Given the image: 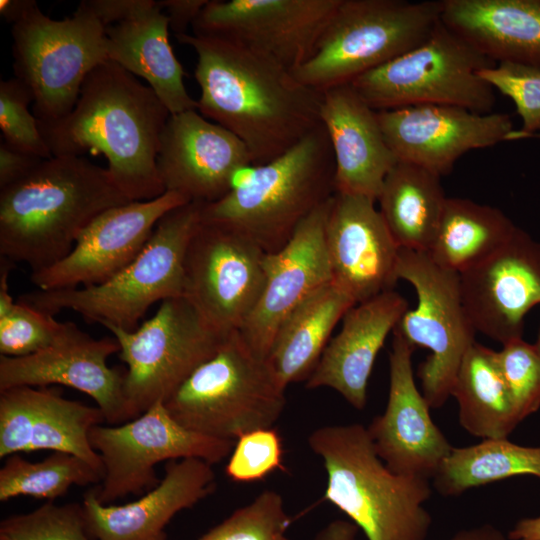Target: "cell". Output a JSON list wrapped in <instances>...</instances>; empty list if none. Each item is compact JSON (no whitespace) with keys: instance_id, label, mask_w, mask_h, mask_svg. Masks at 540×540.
Wrapping results in <instances>:
<instances>
[{"instance_id":"1","label":"cell","mask_w":540,"mask_h":540,"mask_svg":"<svg viewBox=\"0 0 540 540\" xmlns=\"http://www.w3.org/2000/svg\"><path fill=\"white\" fill-rule=\"evenodd\" d=\"M176 39L197 56L198 112L236 135L254 166L281 156L321 124L323 93L271 57L221 37Z\"/></svg>"},{"instance_id":"2","label":"cell","mask_w":540,"mask_h":540,"mask_svg":"<svg viewBox=\"0 0 540 540\" xmlns=\"http://www.w3.org/2000/svg\"><path fill=\"white\" fill-rule=\"evenodd\" d=\"M170 115L151 87L107 60L86 77L66 116L37 121L52 156L102 154L121 191L147 201L166 192L157 157Z\"/></svg>"},{"instance_id":"3","label":"cell","mask_w":540,"mask_h":540,"mask_svg":"<svg viewBox=\"0 0 540 540\" xmlns=\"http://www.w3.org/2000/svg\"><path fill=\"white\" fill-rule=\"evenodd\" d=\"M128 202L107 168L83 156L43 159L0 189V256L44 270L71 252L94 218Z\"/></svg>"},{"instance_id":"4","label":"cell","mask_w":540,"mask_h":540,"mask_svg":"<svg viewBox=\"0 0 540 540\" xmlns=\"http://www.w3.org/2000/svg\"><path fill=\"white\" fill-rule=\"evenodd\" d=\"M326 476L323 499L362 530L367 540H426L432 516L430 480L391 471L360 423L326 425L308 437Z\"/></svg>"},{"instance_id":"5","label":"cell","mask_w":540,"mask_h":540,"mask_svg":"<svg viewBox=\"0 0 540 540\" xmlns=\"http://www.w3.org/2000/svg\"><path fill=\"white\" fill-rule=\"evenodd\" d=\"M334 176L332 147L320 124L281 156L252 166L223 198L204 204L202 220L229 225L274 253L335 194Z\"/></svg>"},{"instance_id":"6","label":"cell","mask_w":540,"mask_h":540,"mask_svg":"<svg viewBox=\"0 0 540 540\" xmlns=\"http://www.w3.org/2000/svg\"><path fill=\"white\" fill-rule=\"evenodd\" d=\"M203 205L188 202L167 212L138 256L109 280L82 288L38 289L18 300L52 316L72 310L89 323L134 331L154 303L184 297L186 251Z\"/></svg>"},{"instance_id":"7","label":"cell","mask_w":540,"mask_h":540,"mask_svg":"<svg viewBox=\"0 0 540 540\" xmlns=\"http://www.w3.org/2000/svg\"><path fill=\"white\" fill-rule=\"evenodd\" d=\"M285 391L267 358L257 355L235 331L164 405L189 430L236 440L244 433L272 428L285 409Z\"/></svg>"},{"instance_id":"8","label":"cell","mask_w":540,"mask_h":540,"mask_svg":"<svg viewBox=\"0 0 540 540\" xmlns=\"http://www.w3.org/2000/svg\"><path fill=\"white\" fill-rule=\"evenodd\" d=\"M441 1L340 0L312 55L291 71L321 93L346 84L426 40Z\"/></svg>"},{"instance_id":"9","label":"cell","mask_w":540,"mask_h":540,"mask_svg":"<svg viewBox=\"0 0 540 540\" xmlns=\"http://www.w3.org/2000/svg\"><path fill=\"white\" fill-rule=\"evenodd\" d=\"M496 64L440 20L422 43L350 84L376 111L448 105L488 114L495 90L479 72Z\"/></svg>"},{"instance_id":"10","label":"cell","mask_w":540,"mask_h":540,"mask_svg":"<svg viewBox=\"0 0 540 540\" xmlns=\"http://www.w3.org/2000/svg\"><path fill=\"white\" fill-rule=\"evenodd\" d=\"M106 28L77 7L72 17L54 20L35 4L12 25L14 77L33 96L39 122L66 116L91 71L108 60Z\"/></svg>"},{"instance_id":"11","label":"cell","mask_w":540,"mask_h":540,"mask_svg":"<svg viewBox=\"0 0 540 540\" xmlns=\"http://www.w3.org/2000/svg\"><path fill=\"white\" fill-rule=\"evenodd\" d=\"M104 327L117 340L127 365L124 394L132 419L165 403L228 337L210 327L185 297L162 301L134 331Z\"/></svg>"},{"instance_id":"12","label":"cell","mask_w":540,"mask_h":540,"mask_svg":"<svg viewBox=\"0 0 540 540\" xmlns=\"http://www.w3.org/2000/svg\"><path fill=\"white\" fill-rule=\"evenodd\" d=\"M397 278L408 281L417 306L407 310L394 328L414 347L429 349L419 365L421 393L431 409L441 408L476 330L463 304L459 273L436 264L427 252L400 249Z\"/></svg>"},{"instance_id":"13","label":"cell","mask_w":540,"mask_h":540,"mask_svg":"<svg viewBox=\"0 0 540 540\" xmlns=\"http://www.w3.org/2000/svg\"><path fill=\"white\" fill-rule=\"evenodd\" d=\"M89 440L104 465V478L94 489L102 504L154 488L159 483L155 466L163 461L195 458L213 465L229 457L235 445L185 428L163 402L123 424L93 427Z\"/></svg>"},{"instance_id":"14","label":"cell","mask_w":540,"mask_h":540,"mask_svg":"<svg viewBox=\"0 0 540 540\" xmlns=\"http://www.w3.org/2000/svg\"><path fill=\"white\" fill-rule=\"evenodd\" d=\"M266 254L241 231L201 220L186 251L184 297L218 333L239 331L263 292Z\"/></svg>"},{"instance_id":"15","label":"cell","mask_w":540,"mask_h":540,"mask_svg":"<svg viewBox=\"0 0 540 540\" xmlns=\"http://www.w3.org/2000/svg\"><path fill=\"white\" fill-rule=\"evenodd\" d=\"M340 0H208L194 35L230 39L289 69L313 53Z\"/></svg>"},{"instance_id":"16","label":"cell","mask_w":540,"mask_h":540,"mask_svg":"<svg viewBox=\"0 0 540 540\" xmlns=\"http://www.w3.org/2000/svg\"><path fill=\"white\" fill-rule=\"evenodd\" d=\"M120 351L114 337L93 338L73 322L47 348L22 357L0 356V391L20 386L64 385L90 396L110 425L132 420L124 394L126 370L110 367Z\"/></svg>"},{"instance_id":"17","label":"cell","mask_w":540,"mask_h":540,"mask_svg":"<svg viewBox=\"0 0 540 540\" xmlns=\"http://www.w3.org/2000/svg\"><path fill=\"white\" fill-rule=\"evenodd\" d=\"M188 202L181 194L166 191L151 200L105 210L80 233L65 258L31 273L32 283L40 290H55L109 280L138 256L167 212Z\"/></svg>"},{"instance_id":"18","label":"cell","mask_w":540,"mask_h":540,"mask_svg":"<svg viewBox=\"0 0 540 540\" xmlns=\"http://www.w3.org/2000/svg\"><path fill=\"white\" fill-rule=\"evenodd\" d=\"M385 140L398 161L449 174L466 152L511 140L510 115L480 114L448 105H414L377 111Z\"/></svg>"},{"instance_id":"19","label":"cell","mask_w":540,"mask_h":540,"mask_svg":"<svg viewBox=\"0 0 540 540\" xmlns=\"http://www.w3.org/2000/svg\"><path fill=\"white\" fill-rule=\"evenodd\" d=\"M459 277L476 332L502 345L521 339L526 314L540 304V242L518 227L501 248Z\"/></svg>"},{"instance_id":"20","label":"cell","mask_w":540,"mask_h":540,"mask_svg":"<svg viewBox=\"0 0 540 540\" xmlns=\"http://www.w3.org/2000/svg\"><path fill=\"white\" fill-rule=\"evenodd\" d=\"M251 166L253 160L245 144L198 110L170 115L157 157L166 191L177 192L189 202L213 203Z\"/></svg>"},{"instance_id":"21","label":"cell","mask_w":540,"mask_h":540,"mask_svg":"<svg viewBox=\"0 0 540 540\" xmlns=\"http://www.w3.org/2000/svg\"><path fill=\"white\" fill-rule=\"evenodd\" d=\"M393 333L387 405L366 428L391 471L430 480L453 446L433 422L431 408L415 384L411 360L415 347L396 330Z\"/></svg>"},{"instance_id":"22","label":"cell","mask_w":540,"mask_h":540,"mask_svg":"<svg viewBox=\"0 0 540 540\" xmlns=\"http://www.w3.org/2000/svg\"><path fill=\"white\" fill-rule=\"evenodd\" d=\"M332 197L302 221L280 250L266 254L263 292L239 330L243 340L260 357L267 358L285 318L332 281L325 244V223Z\"/></svg>"},{"instance_id":"23","label":"cell","mask_w":540,"mask_h":540,"mask_svg":"<svg viewBox=\"0 0 540 540\" xmlns=\"http://www.w3.org/2000/svg\"><path fill=\"white\" fill-rule=\"evenodd\" d=\"M374 204L366 196L335 193L325 223L332 281L356 304L393 290L398 281L400 247Z\"/></svg>"},{"instance_id":"24","label":"cell","mask_w":540,"mask_h":540,"mask_svg":"<svg viewBox=\"0 0 540 540\" xmlns=\"http://www.w3.org/2000/svg\"><path fill=\"white\" fill-rule=\"evenodd\" d=\"M104 422L99 407L66 399L50 388L0 391V458L39 450L65 452L104 475L102 459L89 440L91 429Z\"/></svg>"},{"instance_id":"25","label":"cell","mask_w":540,"mask_h":540,"mask_svg":"<svg viewBox=\"0 0 540 540\" xmlns=\"http://www.w3.org/2000/svg\"><path fill=\"white\" fill-rule=\"evenodd\" d=\"M215 487L210 463L195 458L168 461L164 477L136 501L102 504L94 490L88 491L81 503L86 528L93 540H165L172 518Z\"/></svg>"},{"instance_id":"26","label":"cell","mask_w":540,"mask_h":540,"mask_svg":"<svg viewBox=\"0 0 540 540\" xmlns=\"http://www.w3.org/2000/svg\"><path fill=\"white\" fill-rule=\"evenodd\" d=\"M320 120L333 151L335 193L377 201L398 161L385 140L377 111L346 84L323 92Z\"/></svg>"},{"instance_id":"27","label":"cell","mask_w":540,"mask_h":540,"mask_svg":"<svg viewBox=\"0 0 540 540\" xmlns=\"http://www.w3.org/2000/svg\"><path fill=\"white\" fill-rule=\"evenodd\" d=\"M407 310L408 302L394 290L349 309L340 332L330 339L306 381V388H331L353 408L363 410L376 357Z\"/></svg>"},{"instance_id":"28","label":"cell","mask_w":540,"mask_h":540,"mask_svg":"<svg viewBox=\"0 0 540 540\" xmlns=\"http://www.w3.org/2000/svg\"><path fill=\"white\" fill-rule=\"evenodd\" d=\"M440 20L495 63L540 68V0H442Z\"/></svg>"},{"instance_id":"29","label":"cell","mask_w":540,"mask_h":540,"mask_svg":"<svg viewBox=\"0 0 540 540\" xmlns=\"http://www.w3.org/2000/svg\"><path fill=\"white\" fill-rule=\"evenodd\" d=\"M169 19L159 1L129 19L106 27L108 60L143 78L170 114L197 110L185 85V72L169 42Z\"/></svg>"},{"instance_id":"30","label":"cell","mask_w":540,"mask_h":540,"mask_svg":"<svg viewBox=\"0 0 540 540\" xmlns=\"http://www.w3.org/2000/svg\"><path fill=\"white\" fill-rule=\"evenodd\" d=\"M355 305L353 298L331 281L285 318L267 356L285 388L308 380L330 341L334 327Z\"/></svg>"},{"instance_id":"31","label":"cell","mask_w":540,"mask_h":540,"mask_svg":"<svg viewBox=\"0 0 540 540\" xmlns=\"http://www.w3.org/2000/svg\"><path fill=\"white\" fill-rule=\"evenodd\" d=\"M441 177L418 165L397 161L380 195V213L400 249L428 252L445 203Z\"/></svg>"},{"instance_id":"32","label":"cell","mask_w":540,"mask_h":540,"mask_svg":"<svg viewBox=\"0 0 540 540\" xmlns=\"http://www.w3.org/2000/svg\"><path fill=\"white\" fill-rule=\"evenodd\" d=\"M451 396L460 425L482 440L507 438L523 420L501 372L497 351L475 342L464 355Z\"/></svg>"},{"instance_id":"33","label":"cell","mask_w":540,"mask_h":540,"mask_svg":"<svg viewBox=\"0 0 540 540\" xmlns=\"http://www.w3.org/2000/svg\"><path fill=\"white\" fill-rule=\"evenodd\" d=\"M517 228L495 207L448 197L427 253L439 266L460 274L495 253Z\"/></svg>"},{"instance_id":"34","label":"cell","mask_w":540,"mask_h":540,"mask_svg":"<svg viewBox=\"0 0 540 540\" xmlns=\"http://www.w3.org/2000/svg\"><path fill=\"white\" fill-rule=\"evenodd\" d=\"M518 475L540 479V447L521 446L507 438L486 439L465 447H452L432 478L444 497Z\"/></svg>"},{"instance_id":"35","label":"cell","mask_w":540,"mask_h":540,"mask_svg":"<svg viewBox=\"0 0 540 540\" xmlns=\"http://www.w3.org/2000/svg\"><path fill=\"white\" fill-rule=\"evenodd\" d=\"M104 475L78 456L53 452L31 462L20 454L7 457L0 469V501L29 496L53 501L73 486L101 483Z\"/></svg>"},{"instance_id":"36","label":"cell","mask_w":540,"mask_h":540,"mask_svg":"<svg viewBox=\"0 0 540 540\" xmlns=\"http://www.w3.org/2000/svg\"><path fill=\"white\" fill-rule=\"evenodd\" d=\"M290 525L282 496L265 490L197 540H291Z\"/></svg>"},{"instance_id":"37","label":"cell","mask_w":540,"mask_h":540,"mask_svg":"<svg viewBox=\"0 0 540 540\" xmlns=\"http://www.w3.org/2000/svg\"><path fill=\"white\" fill-rule=\"evenodd\" d=\"M0 540H93L82 505L48 501L33 511L15 514L0 523Z\"/></svg>"},{"instance_id":"38","label":"cell","mask_w":540,"mask_h":540,"mask_svg":"<svg viewBox=\"0 0 540 540\" xmlns=\"http://www.w3.org/2000/svg\"><path fill=\"white\" fill-rule=\"evenodd\" d=\"M479 76L514 102L522 128L514 130L511 140L540 137V68L501 62Z\"/></svg>"},{"instance_id":"39","label":"cell","mask_w":540,"mask_h":540,"mask_svg":"<svg viewBox=\"0 0 540 540\" xmlns=\"http://www.w3.org/2000/svg\"><path fill=\"white\" fill-rule=\"evenodd\" d=\"M33 96L16 77L0 82V129L2 141L19 151L42 159L52 157L37 118L29 111Z\"/></svg>"},{"instance_id":"40","label":"cell","mask_w":540,"mask_h":540,"mask_svg":"<svg viewBox=\"0 0 540 540\" xmlns=\"http://www.w3.org/2000/svg\"><path fill=\"white\" fill-rule=\"evenodd\" d=\"M64 327L49 315L20 300L0 314V354L22 357L51 345Z\"/></svg>"},{"instance_id":"41","label":"cell","mask_w":540,"mask_h":540,"mask_svg":"<svg viewBox=\"0 0 540 540\" xmlns=\"http://www.w3.org/2000/svg\"><path fill=\"white\" fill-rule=\"evenodd\" d=\"M283 454L282 438L273 427L253 430L235 440L225 473L234 482L261 481L276 470H284Z\"/></svg>"},{"instance_id":"42","label":"cell","mask_w":540,"mask_h":540,"mask_svg":"<svg viewBox=\"0 0 540 540\" xmlns=\"http://www.w3.org/2000/svg\"><path fill=\"white\" fill-rule=\"evenodd\" d=\"M498 362L522 419L540 407V356L535 345L522 338L503 345Z\"/></svg>"},{"instance_id":"43","label":"cell","mask_w":540,"mask_h":540,"mask_svg":"<svg viewBox=\"0 0 540 540\" xmlns=\"http://www.w3.org/2000/svg\"><path fill=\"white\" fill-rule=\"evenodd\" d=\"M151 0H84L79 8L92 14L106 28L129 19Z\"/></svg>"},{"instance_id":"44","label":"cell","mask_w":540,"mask_h":540,"mask_svg":"<svg viewBox=\"0 0 540 540\" xmlns=\"http://www.w3.org/2000/svg\"><path fill=\"white\" fill-rule=\"evenodd\" d=\"M42 158L12 148L0 142V189H3L31 173Z\"/></svg>"},{"instance_id":"45","label":"cell","mask_w":540,"mask_h":540,"mask_svg":"<svg viewBox=\"0 0 540 540\" xmlns=\"http://www.w3.org/2000/svg\"><path fill=\"white\" fill-rule=\"evenodd\" d=\"M208 0H162V10L168 16L169 27L176 35L186 34L192 27Z\"/></svg>"},{"instance_id":"46","label":"cell","mask_w":540,"mask_h":540,"mask_svg":"<svg viewBox=\"0 0 540 540\" xmlns=\"http://www.w3.org/2000/svg\"><path fill=\"white\" fill-rule=\"evenodd\" d=\"M358 530L350 520L336 519L324 526L313 540H356Z\"/></svg>"},{"instance_id":"47","label":"cell","mask_w":540,"mask_h":540,"mask_svg":"<svg viewBox=\"0 0 540 540\" xmlns=\"http://www.w3.org/2000/svg\"><path fill=\"white\" fill-rule=\"evenodd\" d=\"M449 540H508V537L495 525L484 523L462 529Z\"/></svg>"},{"instance_id":"48","label":"cell","mask_w":540,"mask_h":540,"mask_svg":"<svg viewBox=\"0 0 540 540\" xmlns=\"http://www.w3.org/2000/svg\"><path fill=\"white\" fill-rule=\"evenodd\" d=\"M507 537L508 540H540V516L519 520Z\"/></svg>"},{"instance_id":"49","label":"cell","mask_w":540,"mask_h":540,"mask_svg":"<svg viewBox=\"0 0 540 540\" xmlns=\"http://www.w3.org/2000/svg\"><path fill=\"white\" fill-rule=\"evenodd\" d=\"M37 4L34 0H1L0 15L12 25L18 22L24 15Z\"/></svg>"},{"instance_id":"50","label":"cell","mask_w":540,"mask_h":540,"mask_svg":"<svg viewBox=\"0 0 540 540\" xmlns=\"http://www.w3.org/2000/svg\"><path fill=\"white\" fill-rule=\"evenodd\" d=\"M534 345H535V347H536V349H537V352H538V354H539V356H540V328H539V332H538L537 342H536V344H534Z\"/></svg>"}]
</instances>
